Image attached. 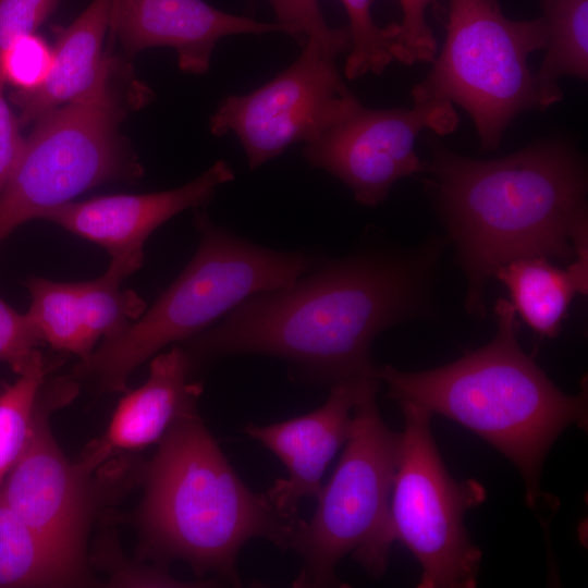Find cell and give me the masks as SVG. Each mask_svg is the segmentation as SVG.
I'll use <instances>...</instances> for the list:
<instances>
[{
  "instance_id": "cell-18",
  "label": "cell",
  "mask_w": 588,
  "mask_h": 588,
  "mask_svg": "<svg viewBox=\"0 0 588 588\" xmlns=\"http://www.w3.org/2000/svg\"><path fill=\"white\" fill-rule=\"evenodd\" d=\"M95 583L86 563L38 535L0 498V588L78 587Z\"/></svg>"
},
{
  "instance_id": "cell-27",
  "label": "cell",
  "mask_w": 588,
  "mask_h": 588,
  "mask_svg": "<svg viewBox=\"0 0 588 588\" xmlns=\"http://www.w3.org/2000/svg\"><path fill=\"white\" fill-rule=\"evenodd\" d=\"M52 64V47L36 33L14 39L0 59L4 83L20 91H32L46 81Z\"/></svg>"
},
{
  "instance_id": "cell-19",
  "label": "cell",
  "mask_w": 588,
  "mask_h": 588,
  "mask_svg": "<svg viewBox=\"0 0 588 588\" xmlns=\"http://www.w3.org/2000/svg\"><path fill=\"white\" fill-rule=\"evenodd\" d=\"M509 290L512 305L537 333L554 338L576 294H586L588 274L571 264L563 270L544 257L511 261L494 274Z\"/></svg>"
},
{
  "instance_id": "cell-15",
  "label": "cell",
  "mask_w": 588,
  "mask_h": 588,
  "mask_svg": "<svg viewBox=\"0 0 588 588\" xmlns=\"http://www.w3.org/2000/svg\"><path fill=\"white\" fill-rule=\"evenodd\" d=\"M109 29L130 57L149 48H171L179 68L191 74L208 71L222 37L267 33L292 36L283 24L230 14L204 0H112Z\"/></svg>"
},
{
  "instance_id": "cell-17",
  "label": "cell",
  "mask_w": 588,
  "mask_h": 588,
  "mask_svg": "<svg viewBox=\"0 0 588 588\" xmlns=\"http://www.w3.org/2000/svg\"><path fill=\"white\" fill-rule=\"evenodd\" d=\"M112 0H93L66 27H53L52 64L41 86L15 90L11 101L20 109V125L35 122L47 111L74 101L103 85L123 62L103 51Z\"/></svg>"
},
{
  "instance_id": "cell-26",
  "label": "cell",
  "mask_w": 588,
  "mask_h": 588,
  "mask_svg": "<svg viewBox=\"0 0 588 588\" xmlns=\"http://www.w3.org/2000/svg\"><path fill=\"white\" fill-rule=\"evenodd\" d=\"M402 21L396 23L391 42L393 60L407 65L431 63L437 56V40L427 21V12L438 5L437 0H399Z\"/></svg>"
},
{
  "instance_id": "cell-29",
  "label": "cell",
  "mask_w": 588,
  "mask_h": 588,
  "mask_svg": "<svg viewBox=\"0 0 588 588\" xmlns=\"http://www.w3.org/2000/svg\"><path fill=\"white\" fill-rule=\"evenodd\" d=\"M60 1L0 0V59L14 39L35 33Z\"/></svg>"
},
{
  "instance_id": "cell-21",
  "label": "cell",
  "mask_w": 588,
  "mask_h": 588,
  "mask_svg": "<svg viewBox=\"0 0 588 588\" xmlns=\"http://www.w3.org/2000/svg\"><path fill=\"white\" fill-rule=\"evenodd\" d=\"M25 286L30 296L26 315L41 341L58 352L76 355L79 362L88 358L97 344L85 328L76 283L30 277Z\"/></svg>"
},
{
  "instance_id": "cell-6",
  "label": "cell",
  "mask_w": 588,
  "mask_h": 588,
  "mask_svg": "<svg viewBox=\"0 0 588 588\" xmlns=\"http://www.w3.org/2000/svg\"><path fill=\"white\" fill-rule=\"evenodd\" d=\"M149 96L123 63L100 87L40 115L0 195V244L99 184L139 179L143 169L119 128Z\"/></svg>"
},
{
  "instance_id": "cell-4",
  "label": "cell",
  "mask_w": 588,
  "mask_h": 588,
  "mask_svg": "<svg viewBox=\"0 0 588 588\" xmlns=\"http://www.w3.org/2000/svg\"><path fill=\"white\" fill-rule=\"evenodd\" d=\"M137 523L143 551L180 560L237 586L243 546L262 538L292 549L301 519L280 515L238 477L197 412L173 425L144 470Z\"/></svg>"
},
{
  "instance_id": "cell-10",
  "label": "cell",
  "mask_w": 588,
  "mask_h": 588,
  "mask_svg": "<svg viewBox=\"0 0 588 588\" xmlns=\"http://www.w3.org/2000/svg\"><path fill=\"white\" fill-rule=\"evenodd\" d=\"M335 59L306 41L299 57L274 78L248 94L226 96L209 120L211 134H235L252 170L292 144L315 140L360 106Z\"/></svg>"
},
{
  "instance_id": "cell-23",
  "label": "cell",
  "mask_w": 588,
  "mask_h": 588,
  "mask_svg": "<svg viewBox=\"0 0 588 588\" xmlns=\"http://www.w3.org/2000/svg\"><path fill=\"white\" fill-rule=\"evenodd\" d=\"M50 369L45 360L0 392V486L30 439Z\"/></svg>"
},
{
  "instance_id": "cell-1",
  "label": "cell",
  "mask_w": 588,
  "mask_h": 588,
  "mask_svg": "<svg viewBox=\"0 0 588 588\" xmlns=\"http://www.w3.org/2000/svg\"><path fill=\"white\" fill-rule=\"evenodd\" d=\"M445 245L433 236L412 249H365L316 265L289 286L245 298L184 350L192 366L230 355L282 358L320 384L376 377L378 334L434 314Z\"/></svg>"
},
{
  "instance_id": "cell-8",
  "label": "cell",
  "mask_w": 588,
  "mask_h": 588,
  "mask_svg": "<svg viewBox=\"0 0 588 588\" xmlns=\"http://www.w3.org/2000/svg\"><path fill=\"white\" fill-rule=\"evenodd\" d=\"M445 38L414 103L449 102L474 122L482 150L499 147L509 124L528 110L551 107L528 64L547 46L541 17H507L498 0H449Z\"/></svg>"
},
{
  "instance_id": "cell-28",
  "label": "cell",
  "mask_w": 588,
  "mask_h": 588,
  "mask_svg": "<svg viewBox=\"0 0 588 588\" xmlns=\"http://www.w3.org/2000/svg\"><path fill=\"white\" fill-rule=\"evenodd\" d=\"M41 343L26 313H19L0 297V362L17 375L25 373L46 360Z\"/></svg>"
},
{
  "instance_id": "cell-13",
  "label": "cell",
  "mask_w": 588,
  "mask_h": 588,
  "mask_svg": "<svg viewBox=\"0 0 588 588\" xmlns=\"http://www.w3.org/2000/svg\"><path fill=\"white\" fill-rule=\"evenodd\" d=\"M235 177L224 160L215 162L188 183L147 194H115L70 201L46 211L40 219L105 248L113 261L134 272L144 262L147 238L186 209L207 205L217 189Z\"/></svg>"
},
{
  "instance_id": "cell-12",
  "label": "cell",
  "mask_w": 588,
  "mask_h": 588,
  "mask_svg": "<svg viewBox=\"0 0 588 588\" xmlns=\"http://www.w3.org/2000/svg\"><path fill=\"white\" fill-rule=\"evenodd\" d=\"M77 392L68 377L49 380L30 439L0 486V498L38 535L86 563L85 543L95 509L94 475L71 462L57 443L49 415Z\"/></svg>"
},
{
  "instance_id": "cell-3",
  "label": "cell",
  "mask_w": 588,
  "mask_h": 588,
  "mask_svg": "<svg viewBox=\"0 0 588 588\" xmlns=\"http://www.w3.org/2000/svg\"><path fill=\"white\" fill-rule=\"evenodd\" d=\"M497 333L485 346L425 371L378 367L388 396L450 418L487 441L520 471L525 498L535 507L540 473L558 437L571 425L587 426V389L560 390L519 346L511 302L494 306Z\"/></svg>"
},
{
  "instance_id": "cell-22",
  "label": "cell",
  "mask_w": 588,
  "mask_h": 588,
  "mask_svg": "<svg viewBox=\"0 0 588 588\" xmlns=\"http://www.w3.org/2000/svg\"><path fill=\"white\" fill-rule=\"evenodd\" d=\"M134 272L124 264L110 261L98 278L75 282L85 328L97 344L120 334L146 310L145 301L122 282Z\"/></svg>"
},
{
  "instance_id": "cell-14",
  "label": "cell",
  "mask_w": 588,
  "mask_h": 588,
  "mask_svg": "<svg viewBox=\"0 0 588 588\" xmlns=\"http://www.w3.org/2000/svg\"><path fill=\"white\" fill-rule=\"evenodd\" d=\"M368 378L372 377L331 385L327 401L308 414L244 426V432L272 452L286 469V476L275 479L265 493L280 515L298 518L301 502L318 497L328 465L348 439L353 409Z\"/></svg>"
},
{
  "instance_id": "cell-2",
  "label": "cell",
  "mask_w": 588,
  "mask_h": 588,
  "mask_svg": "<svg viewBox=\"0 0 588 588\" xmlns=\"http://www.w3.org/2000/svg\"><path fill=\"white\" fill-rule=\"evenodd\" d=\"M427 186L467 279L465 305L483 317L488 281L528 257L575 260L587 241V172L564 138L531 144L506 157L468 158L429 142Z\"/></svg>"
},
{
  "instance_id": "cell-24",
  "label": "cell",
  "mask_w": 588,
  "mask_h": 588,
  "mask_svg": "<svg viewBox=\"0 0 588 588\" xmlns=\"http://www.w3.org/2000/svg\"><path fill=\"white\" fill-rule=\"evenodd\" d=\"M347 17L351 34L344 74L355 79L366 74H381L393 61L389 25L379 26L371 12L373 0H341Z\"/></svg>"
},
{
  "instance_id": "cell-20",
  "label": "cell",
  "mask_w": 588,
  "mask_h": 588,
  "mask_svg": "<svg viewBox=\"0 0 588 588\" xmlns=\"http://www.w3.org/2000/svg\"><path fill=\"white\" fill-rule=\"evenodd\" d=\"M547 30L544 57L535 72L550 105L563 98L559 81L588 76V0H539Z\"/></svg>"
},
{
  "instance_id": "cell-7",
  "label": "cell",
  "mask_w": 588,
  "mask_h": 588,
  "mask_svg": "<svg viewBox=\"0 0 588 588\" xmlns=\"http://www.w3.org/2000/svg\"><path fill=\"white\" fill-rule=\"evenodd\" d=\"M379 380L368 378L353 409L344 450L316 498L309 520L301 519L292 549L302 559L294 587H342L339 562L352 556L373 576H381L394 542L390 500L397 466L400 433L381 418Z\"/></svg>"
},
{
  "instance_id": "cell-9",
  "label": "cell",
  "mask_w": 588,
  "mask_h": 588,
  "mask_svg": "<svg viewBox=\"0 0 588 588\" xmlns=\"http://www.w3.org/2000/svg\"><path fill=\"white\" fill-rule=\"evenodd\" d=\"M399 405L405 427L390 500L393 540L419 563L417 587L473 588L481 552L469 539L464 516L485 501L486 490L474 479L450 475L430 429V412L409 402Z\"/></svg>"
},
{
  "instance_id": "cell-5",
  "label": "cell",
  "mask_w": 588,
  "mask_h": 588,
  "mask_svg": "<svg viewBox=\"0 0 588 588\" xmlns=\"http://www.w3.org/2000/svg\"><path fill=\"white\" fill-rule=\"evenodd\" d=\"M199 244L179 277L120 334L74 368L99 392L126 391L132 373L162 348L205 331L253 294L289 286L317 260L245 241L195 209Z\"/></svg>"
},
{
  "instance_id": "cell-25",
  "label": "cell",
  "mask_w": 588,
  "mask_h": 588,
  "mask_svg": "<svg viewBox=\"0 0 588 588\" xmlns=\"http://www.w3.org/2000/svg\"><path fill=\"white\" fill-rule=\"evenodd\" d=\"M278 23L292 30L302 46L310 41L326 52L339 57L351 49L348 27L333 28L323 17L318 0H269Z\"/></svg>"
},
{
  "instance_id": "cell-11",
  "label": "cell",
  "mask_w": 588,
  "mask_h": 588,
  "mask_svg": "<svg viewBox=\"0 0 588 588\" xmlns=\"http://www.w3.org/2000/svg\"><path fill=\"white\" fill-rule=\"evenodd\" d=\"M452 103L431 101L412 108L371 109L362 105L322 135L305 144L304 158L342 181L357 203L380 205L393 184L421 171L415 151L420 133L448 135L458 126Z\"/></svg>"
},
{
  "instance_id": "cell-30",
  "label": "cell",
  "mask_w": 588,
  "mask_h": 588,
  "mask_svg": "<svg viewBox=\"0 0 588 588\" xmlns=\"http://www.w3.org/2000/svg\"><path fill=\"white\" fill-rule=\"evenodd\" d=\"M4 82L0 78V195L2 194L24 147L20 122L3 97Z\"/></svg>"
},
{
  "instance_id": "cell-16",
  "label": "cell",
  "mask_w": 588,
  "mask_h": 588,
  "mask_svg": "<svg viewBox=\"0 0 588 588\" xmlns=\"http://www.w3.org/2000/svg\"><path fill=\"white\" fill-rule=\"evenodd\" d=\"M192 368L177 345L151 357L146 381L125 392L105 433L85 449L78 460L84 468L100 473L117 456L159 443L175 422L196 413L203 387L191 380Z\"/></svg>"
}]
</instances>
